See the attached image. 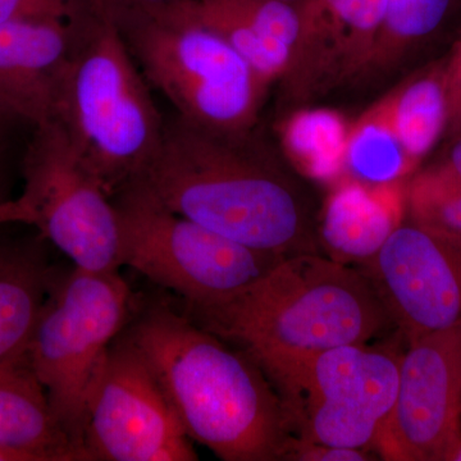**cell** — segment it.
I'll use <instances>...</instances> for the list:
<instances>
[{
	"label": "cell",
	"instance_id": "cell-1",
	"mask_svg": "<svg viewBox=\"0 0 461 461\" xmlns=\"http://www.w3.org/2000/svg\"><path fill=\"white\" fill-rule=\"evenodd\" d=\"M124 338L147 360L190 439L224 461L284 460L290 418L247 353L165 305L145 311Z\"/></svg>",
	"mask_w": 461,
	"mask_h": 461
},
{
	"label": "cell",
	"instance_id": "cell-2",
	"mask_svg": "<svg viewBox=\"0 0 461 461\" xmlns=\"http://www.w3.org/2000/svg\"><path fill=\"white\" fill-rule=\"evenodd\" d=\"M247 133L209 131L173 115L156 156L132 182L233 241L284 257L318 253L299 193L250 148Z\"/></svg>",
	"mask_w": 461,
	"mask_h": 461
},
{
	"label": "cell",
	"instance_id": "cell-3",
	"mask_svg": "<svg viewBox=\"0 0 461 461\" xmlns=\"http://www.w3.org/2000/svg\"><path fill=\"white\" fill-rule=\"evenodd\" d=\"M187 309L257 364L369 344L393 324L362 269L318 253L285 258L238 295Z\"/></svg>",
	"mask_w": 461,
	"mask_h": 461
},
{
	"label": "cell",
	"instance_id": "cell-4",
	"mask_svg": "<svg viewBox=\"0 0 461 461\" xmlns=\"http://www.w3.org/2000/svg\"><path fill=\"white\" fill-rule=\"evenodd\" d=\"M147 78L113 18L85 0L71 20V44L56 118L111 198L140 177L165 133Z\"/></svg>",
	"mask_w": 461,
	"mask_h": 461
},
{
	"label": "cell",
	"instance_id": "cell-5",
	"mask_svg": "<svg viewBox=\"0 0 461 461\" xmlns=\"http://www.w3.org/2000/svg\"><path fill=\"white\" fill-rule=\"evenodd\" d=\"M113 20L148 84L178 118L214 132L250 130L266 87L222 36L166 11Z\"/></svg>",
	"mask_w": 461,
	"mask_h": 461
},
{
	"label": "cell",
	"instance_id": "cell-6",
	"mask_svg": "<svg viewBox=\"0 0 461 461\" xmlns=\"http://www.w3.org/2000/svg\"><path fill=\"white\" fill-rule=\"evenodd\" d=\"M402 357L390 345L355 344L258 366L280 395L294 437L368 451L395 405Z\"/></svg>",
	"mask_w": 461,
	"mask_h": 461
},
{
	"label": "cell",
	"instance_id": "cell-7",
	"mask_svg": "<svg viewBox=\"0 0 461 461\" xmlns=\"http://www.w3.org/2000/svg\"><path fill=\"white\" fill-rule=\"evenodd\" d=\"M112 200L121 267L177 294L187 308L238 295L287 258L205 229L167 208L136 182Z\"/></svg>",
	"mask_w": 461,
	"mask_h": 461
},
{
	"label": "cell",
	"instance_id": "cell-8",
	"mask_svg": "<svg viewBox=\"0 0 461 461\" xmlns=\"http://www.w3.org/2000/svg\"><path fill=\"white\" fill-rule=\"evenodd\" d=\"M130 304L131 291L120 273L75 268L60 281L54 278L27 348L54 417L86 460L87 400Z\"/></svg>",
	"mask_w": 461,
	"mask_h": 461
},
{
	"label": "cell",
	"instance_id": "cell-9",
	"mask_svg": "<svg viewBox=\"0 0 461 461\" xmlns=\"http://www.w3.org/2000/svg\"><path fill=\"white\" fill-rule=\"evenodd\" d=\"M17 200L29 224L65 254L75 268L118 272L120 230L113 200L76 150L58 121L33 127Z\"/></svg>",
	"mask_w": 461,
	"mask_h": 461
},
{
	"label": "cell",
	"instance_id": "cell-10",
	"mask_svg": "<svg viewBox=\"0 0 461 461\" xmlns=\"http://www.w3.org/2000/svg\"><path fill=\"white\" fill-rule=\"evenodd\" d=\"M83 445L87 460H198L156 375L126 338L115 339L91 390Z\"/></svg>",
	"mask_w": 461,
	"mask_h": 461
},
{
	"label": "cell",
	"instance_id": "cell-11",
	"mask_svg": "<svg viewBox=\"0 0 461 461\" xmlns=\"http://www.w3.org/2000/svg\"><path fill=\"white\" fill-rule=\"evenodd\" d=\"M408 344L375 450L390 461H453L461 445V323Z\"/></svg>",
	"mask_w": 461,
	"mask_h": 461
},
{
	"label": "cell",
	"instance_id": "cell-12",
	"mask_svg": "<svg viewBox=\"0 0 461 461\" xmlns=\"http://www.w3.org/2000/svg\"><path fill=\"white\" fill-rule=\"evenodd\" d=\"M363 266L406 341L461 323V236L400 224Z\"/></svg>",
	"mask_w": 461,
	"mask_h": 461
},
{
	"label": "cell",
	"instance_id": "cell-13",
	"mask_svg": "<svg viewBox=\"0 0 461 461\" xmlns=\"http://www.w3.org/2000/svg\"><path fill=\"white\" fill-rule=\"evenodd\" d=\"M71 44V21L0 25V112L33 127L56 118L58 90Z\"/></svg>",
	"mask_w": 461,
	"mask_h": 461
},
{
	"label": "cell",
	"instance_id": "cell-14",
	"mask_svg": "<svg viewBox=\"0 0 461 461\" xmlns=\"http://www.w3.org/2000/svg\"><path fill=\"white\" fill-rule=\"evenodd\" d=\"M0 447L20 461L86 460L54 417L27 353L0 362Z\"/></svg>",
	"mask_w": 461,
	"mask_h": 461
},
{
	"label": "cell",
	"instance_id": "cell-15",
	"mask_svg": "<svg viewBox=\"0 0 461 461\" xmlns=\"http://www.w3.org/2000/svg\"><path fill=\"white\" fill-rule=\"evenodd\" d=\"M403 199L395 182H345L330 196L321 240L332 259L366 263L402 224Z\"/></svg>",
	"mask_w": 461,
	"mask_h": 461
},
{
	"label": "cell",
	"instance_id": "cell-16",
	"mask_svg": "<svg viewBox=\"0 0 461 461\" xmlns=\"http://www.w3.org/2000/svg\"><path fill=\"white\" fill-rule=\"evenodd\" d=\"M53 281L38 241L0 242V362L27 353Z\"/></svg>",
	"mask_w": 461,
	"mask_h": 461
},
{
	"label": "cell",
	"instance_id": "cell-17",
	"mask_svg": "<svg viewBox=\"0 0 461 461\" xmlns=\"http://www.w3.org/2000/svg\"><path fill=\"white\" fill-rule=\"evenodd\" d=\"M372 111L391 127L417 163L435 147L453 114L445 71L415 78Z\"/></svg>",
	"mask_w": 461,
	"mask_h": 461
},
{
	"label": "cell",
	"instance_id": "cell-18",
	"mask_svg": "<svg viewBox=\"0 0 461 461\" xmlns=\"http://www.w3.org/2000/svg\"><path fill=\"white\" fill-rule=\"evenodd\" d=\"M348 131L341 115L317 109L291 118L282 139L290 156L309 177L329 181L338 177L346 167Z\"/></svg>",
	"mask_w": 461,
	"mask_h": 461
},
{
	"label": "cell",
	"instance_id": "cell-19",
	"mask_svg": "<svg viewBox=\"0 0 461 461\" xmlns=\"http://www.w3.org/2000/svg\"><path fill=\"white\" fill-rule=\"evenodd\" d=\"M408 204L415 223L461 236V136L411 181Z\"/></svg>",
	"mask_w": 461,
	"mask_h": 461
},
{
	"label": "cell",
	"instance_id": "cell-20",
	"mask_svg": "<svg viewBox=\"0 0 461 461\" xmlns=\"http://www.w3.org/2000/svg\"><path fill=\"white\" fill-rule=\"evenodd\" d=\"M345 163L369 184L395 182L415 165L391 127L372 109L348 131Z\"/></svg>",
	"mask_w": 461,
	"mask_h": 461
},
{
	"label": "cell",
	"instance_id": "cell-21",
	"mask_svg": "<svg viewBox=\"0 0 461 461\" xmlns=\"http://www.w3.org/2000/svg\"><path fill=\"white\" fill-rule=\"evenodd\" d=\"M453 3L454 0H388L386 17L379 32L395 47L423 41L442 25Z\"/></svg>",
	"mask_w": 461,
	"mask_h": 461
},
{
	"label": "cell",
	"instance_id": "cell-22",
	"mask_svg": "<svg viewBox=\"0 0 461 461\" xmlns=\"http://www.w3.org/2000/svg\"><path fill=\"white\" fill-rule=\"evenodd\" d=\"M388 0H339L330 12L357 41H369L381 30Z\"/></svg>",
	"mask_w": 461,
	"mask_h": 461
},
{
	"label": "cell",
	"instance_id": "cell-23",
	"mask_svg": "<svg viewBox=\"0 0 461 461\" xmlns=\"http://www.w3.org/2000/svg\"><path fill=\"white\" fill-rule=\"evenodd\" d=\"M85 0H0V25L14 21H71Z\"/></svg>",
	"mask_w": 461,
	"mask_h": 461
},
{
	"label": "cell",
	"instance_id": "cell-24",
	"mask_svg": "<svg viewBox=\"0 0 461 461\" xmlns=\"http://www.w3.org/2000/svg\"><path fill=\"white\" fill-rule=\"evenodd\" d=\"M284 460L288 461H368L375 460L366 450L313 444L291 437Z\"/></svg>",
	"mask_w": 461,
	"mask_h": 461
},
{
	"label": "cell",
	"instance_id": "cell-25",
	"mask_svg": "<svg viewBox=\"0 0 461 461\" xmlns=\"http://www.w3.org/2000/svg\"><path fill=\"white\" fill-rule=\"evenodd\" d=\"M111 17L126 14H156L175 5L178 0H98Z\"/></svg>",
	"mask_w": 461,
	"mask_h": 461
},
{
	"label": "cell",
	"instance_id": "cell-26",
	"mask_svg": "<svg viewBox=\"0 0 461 461\" xmlns=\"http://www.w3.org/2000/svg\"><path fill=\"white\" fill-rule=\"evenodd\" d=\"M7 184V168L3 163L2 149H0V226L9 223L29 224L25 209L23 208L17 198H8Z\"/></svg>",
	"mask_w": 461,
	"mask_h": 461
},
{
	"label": "cell",
	"instance_id": "cell-27",
	"mask_svg": "<svg viewBox=\"0 0 461 461\" xmlns=\"http://www.w3.org/2000/svg\"><path fill=\"white\" fill-rule=\"evenodd\" d=\"M446 80H447L448 91H450L453 114L461 112V42L455 51L450 65L445 69Z\"/></svg>",
	"mask_w": 461,
	"mask_h": 461
},
{
	"label": "cell",
	"instance_id": "cell-28",
	"mask_svg": "<svg viewBox=\"0 0 461 461\" xmlns=\"http://www.w3.org/2000/svg\"><path fill=\"white\" fill-rule=\"evenodd\" d=\"M16 122L8 118L0 112V149L5 147V142L7 140L9 132H11L12 127L16 126Z\"/></svg>",
	"mask_w": 461,
	"mask_h": 461
},
{
	"label": "cell",
	"instance_id": "cell-29",
	"mask_svg": "<svg viewBox=\"0 0 461 461\" xmlns=\"http://www.w3.org/2000/svg\"><path fill=\"white\" fill-rule=\"evenodd\" d=\"M0 461H20L16 455L9 453L5 448L0 447Z\"/></svg>",
	"mask_w": 461,
	"mask_h": 461
},
{
	"label": "cell",
	"instance_id": "cell-30",
	"mask_svg": "<svg viewBox=\"0 0 461 461\" xmlns=\"http://www.w3.org/2000/svg\"><path fill=\"white\" fill-rule=\"evenodd\" d=\"M453 461H461V445L459 450H457L456 454H455Z\"/></svg>",
	"mask_w": 461,
	"mask_h": 461
},
{
	"label": "cell",
	"instance_id": "cell-31",
	"mask_svg": "<svg viewBox=\"0 0 461 461\" xmlns=\"http://www.w3.org/2000/svg\"><path fill=\"white\" fill-rule=\"evenodd\" d=\"M286 2H288V0H286Z\"/></svg>",
	"mask_w": 461,
	"mask_h": 461
}]
</instances>
